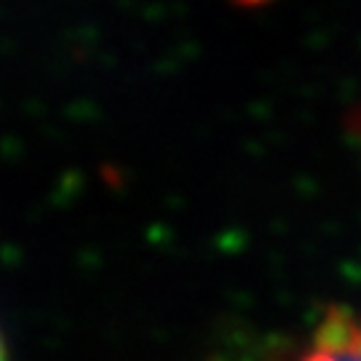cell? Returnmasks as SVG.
<instances>
[{"label": "cell", "mask_w": 361, "mask_h": 361, "mask_svg": "<svg viewBox=\"0 0 361 361\" xmlns=\"http://www.w3.org/2000/svg\"><path fill=\"white\" fill-rule=\"evenodd\" d=\"M300 361H361L359 319L343 308L326 310Z\"/></svg>", "instance_id": "6da1fadb"}, {"label": "cell", "mask_w": 361, "mask_h": 361, "mask_svg": "<svg viewBox=\"0 0 361 361\" xmlns=\"http://www.w3.org/2000/svg\"><path fill=\"white\" fill-rule=\"evenodd\" d=\"M0 361H6V343H3V335H0Z\"/></svg>", "instance_id": "7a4b0ae2"}, {"label": "cell", "mask_w": 361, "mask_h": 361, "mask_svg": "<svg viewBox=\"0 0 361 361\" xmlns=\"http://www.w3.org/2000/svg\"><path fill=\"white\" fill-rule=\"evenodd\" d=\"M359 332H361V319H359Z\"/></svg>", "instance_id": "3957f363"}]
</instances>
